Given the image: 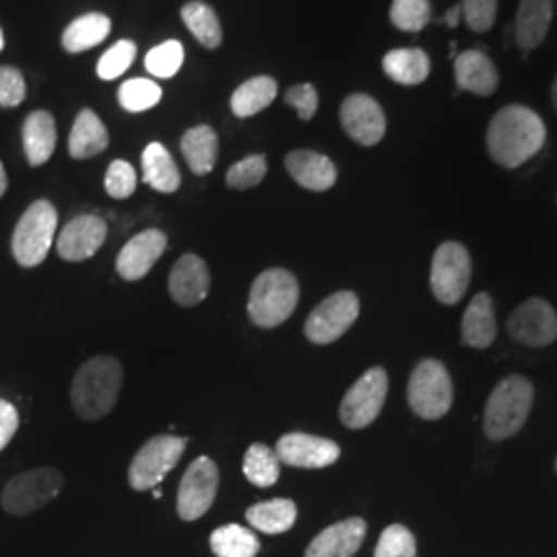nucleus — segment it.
<instances>
[{"instance_id": "obj_2", "label": "nucleus", "mask_w": 557, "mask_h": 557, "mask_svg": "<svg viewBox=\"0 0 557 557\" xmlns=\"http://www.w3.org/2000/svg\"><path fill=\"white\" fill-rule=\"evenodd\" d=\"M124 384V368L112 356L87 359L71 382V405L83 421H100L112 413Z\"/></svg>"}, {"instance_id": "obj_42", "label": "nucleus", "mask_w": 557, "mask_h": 557, "mask_svg": "<svg viewBox=\"0 0 557 557\" xmlns=\"http://www.w3.org/2000/svg\"><path fill=\"white\" fill-rule=\"evenodd\" d=\"M499 0H460V11L467 27L475 34H485L498 17Z\"/></svg>"}, {"instance_id": "obj_6", "label": "nucleus", "mask_w": 557, "mask_h": 557, "mask_svg": "<svg viewBox=\"0 0 557 557\" xmlns=\"http://www.w3.org/2000/svg\"><path fill=\"white\" fill-rule=\"evenodd\" d=\"M407 400L418 418L428 421L444 418L455 400L453 379L446 366L438 359H421L416 370L411 372Z\"/></svg>"}, {"instance_id": "obj_41", "label": "nucleus", "mask_w": 557, "mask_h": 557, "mask_svg": "<svg viewBox=\"0 0 557 557\" xmlns=\"http://www.w3.org/2000/svg\"><path fill=\"white\" fill-rule=\"evenodd\" d=\"M103 186L112 199H128L137 190V172L128 161L114 160L106 172Z\"/></svg>"}, {"instance_id": "obj_46", "label": "nucleus", "mask_w": 557, "mask_h": 557, "mask_svg": "<svg viewBox=\"0 0 557 557\" xmlns=\"http://www.w3.org/2000/svg\"><path fill=\"white\" fill-rule=\"evenodd\" d=\"M462 20V11H460V4H455V7H450L448 11H446V15L442 17V23L446 25V27H457L458 21Z\"/></svg>"}, {"instance_id": "obj_13", "label": "nucleus", "mask_w": 557, "mask_h": 557, "mask_svg": "<svg viewBox=\"0 0 557 557\" xmlns=\"http://www.w3.org/2000/svg\"><path fill=\"white\" fill-rule=\"evenodd\" d=\"M506 329L524 347H547L557 338L556 310L547 299H527L510 314Z\"/></svg>"}, {"instance_id": "obj_44", "label": "nucleus", "mask_w": 557, "mask_h": 557, "mask_svg": "<svg viewBox=\"0 0 557 557\" xmlns=\"http://www.w3.org/2000/svg\"><path fill=\"white\" fill-rule=\"evenodd\" d=\"M285 101H287V106H294L298 110L299 119L308 122V120L314 119V114L319 110V91L310 83H299V85L287 89Z\"/></svg>"}, {"instance_id": "obj_26", "label": "nucleus", "mask_w": 557, "mask_h": 557, "mask_svg": "<svg viewBox=\"0 0 557 557\" xmlns=\"http://www.w3.org/2000/svg\"><path fill=\"white\" fill-rule=\"evenodd\" d=\"M110 145L108 128L94 110H81L69 137V153L73 160H89L103 153Z\"/></svg>"}, {"instance_id": "obj_24", "label": "nucleus", "mask_w": 557, "mask_h": 557, "mask_svg": "<svg viewBox=\"0 0 557 557\" xmlns=\"http://www.w3.org/2000/svg\"><path fill=\"white\" fill-rule=\"evenodd\" d=\"M23 149L29 165L38 168L52 158L57 149V122L46 110L32 112L23 122Z\"/></svg>"}, {"instance_id": "obj_21", "label": "nucleus", "mask_w": 557, "mask_h": 557, "mask_svg": "<svg viewBox=\"0 0 557 557\" xmlns=\"http://www.w3.org/2000/svg\"><path fill=\"white\" fill-rule=\"evenodd\" d=\"M285 170L298 182L301 188L312 193H324L335 186L338 178L337 165L331 158L310 151L296 149L285 158Z\"/></svg>"}, {"instance_id": "obj_3", "label": "nucleus", "mask_w": 557, "mask_h": 557, "mask_svg": "<svg viewBox=\"0 0 557 557\" xmlns=\"http://www.w3.org/2000/svg\"><path fill=\"white\" fill-rule=\"evenodd\" d=\"M535 398V388L531 380L512 374L499 380L485 403L483 425L487 438L494 442L512 438L527 423Z\"/></svg>"}, {"instance_id": "obj_17", "label": "nucleus", "mask_w": 557, "mask_h": 557, "mask_svg": "<svg viewBox=\"0 0 557 557\" xmlns=\"http://www.w3.org/2000/svg\"><path fill=\"white\" fill-rule=\"evenodd\" d=\"M168 248V236L161 230H145L128 239L116 259V271L124 281H140L153 269Z\"/></svg>"}, {"instance_id": "obj_22", "label": "nucleus", "mask_w": 557, "mask_h": 557, "mask_svg": "<svg viewBox=\"0 0 557 557\" xmlns=\"http://www.w3.org/2000/svg\"><path fill=\"white\" fill-rule=\"evenodd\" d=\"M554 21V0H520L515 17V40L522 52L539 48Z\"/></svg>"}, {"instance_id": "obj_33", "label": "nucleus", "mask_w": 557, "mask_h": 557, "mask_svg": "<svg viewBox=\"0 0 557 557\" xmlns=\"http://www.w3.org/2000/svg\"><path fill=\"white\" fill-rule=\"evenodd\" d=\"M209 545L218 557H257L260 552L257 533L239 524H225L215 529L211 533Z\"/></svg>"}, {"instance_id": "obj_31", "label": "nucleus", "mask_w": 557, "mask_h": 557, "mask_svg": "<svg viewBox=\"0 0 557 557\" xmlns=\"http://www.w3.org/2000/svg\"><path fill=\"white\" fill-rule=\"evenodd\" d=\"M277 98V81L273 77H252L242 83L232 96V112L238 119H250L269 108Z\"/></svg>"}, {"instance_id": "obj_28", "label": "nucleus", "mask_w": 557, "mask_h": 557, "mask_svg": "<svg viewBox=\"0 0 557 557\" xmlns=\"http://www.w3.org/2000/svg\"><path fill=\"white\" fill-rule=\"evenodd\" d=\"M298 518V506L296 502L287 498L269 499L259 502L246 510L248 524L267 535H281L287 533Z\"/></svg>"}, {"instance_id": "obj_37", "label": "nucleus", "mask_w": 557, "mask_h": 557, "mask_svg": "<svg viewBox=\"0 0 557 557\" xmlns=\"http://www.w3.org/2000/svg\"><path fill=\"white\" fill-rule=\"evenodd\" d=\"M184 62V46L178 40H168L151 48L145 57V69L158 77V79H170L180 71Z\"/></svg>"}, {"instance_id": "obj_1", "label": "nucleus", "mask_w": 557, "mask_h": 557, "mask_svg": "<svg viewBox=\"0 0 557 557\" xmlns=\"http://www.w3.org/2000/svg\"><path fill=\"white\" fill-rule=\"evenodd\" d=\"M547 139L545 122L535 110L510 103L499 108L487 124L485 145L490 158L506 170H517L533 160Z\"/></svg>"}, {"instance_id": "obj_8", "label": "nucleus", "mask_w": 557, "mask_h": 557, "mask_svg": "<svg viewBox=\"0 0 557 557\" xmlns=\"http://www.w3.org/2000/svg\"><path fill=\"white\" fill-rule=\"evenodd\" d=\"M188 440L174 434H161L147 440L139 453L131 460L128 483L135 492H147L158 487L165 475L176 469L180 458L186 450Z\"/></svg>"}, {"instance_id": "obj_30", "label": "nucleus", "mask_w": 557, "mask_h": 557, "mask_svg": "<svg viewBox=\"0 0 557 557\" xmlns=\"http://www.w3.org/2000/svg\"><path fill=\"white\" fill-rule=\"evenodd\" d=\"M112 21L108 15L101 13H87L81 15L79 20L73 21L64 34H62V48L71 54H79L110 36Z\"/></svg>"}, {"instance_id": "obj_18", "label": "nucleus", "mask_w": 557, "mask_h": 557, "mask_svg": "<svg viewBox=\"0 0 557 557\" xmlns=\"http://www.w3.org/2000/svg\"><path fill=\"white\" fill-rule=\"evenodd\" d=\"M209 289H211V273L207 262L193 252L180 257L168 277L170 298L182 308H195L202 299H207Z\"/></svg>"}, {"instance_id": "obj_38", "label": "nucleus", "mask_w": 557, "mask_h": 557, "mask_svg": "<svg viewBox=\"0 0 557 557\" xmlns=\"http://www.w3.org/2000/svg\"><path fill=\"white\" fill-rule=\"evenodd\" d=\"M374 557H418V541L403 524H391L382 531Z\"/></svg>"}, {"instance_id": "obj_25", "label": "nucleus", "mask_w": 557, "mask_h": 557, "mask_svg": "<svg viewBox=\"0 0 557 557\" xmlns=\"http://www.w3.org/2000/svg\"><path fill=\"white\" fill-rule=\"evenodd\" d=\"M180 149L190 172L197 176H207L213 172L218 163L220 137L211 126L200 124L184 133V137L180 140Z\"/></svg>"}, {"instance_id": "obj_29", "label": "nucleus", "mask_w": 557, "mask_h": 557, "mask_svg": "<svg viewBox=\"0 0 557 557\" xmlns=\"http://www.w3.org/2000/svg\"><path fill=\"white\" fill-rule=\"evenodd\" d=\"M382 69L388 79L395 81L398 85H421L430 77V57L421 48H397L391 50L384 60Z\"/></svg>"}, {"instance_id": "obj_9", "label": "nucleus", "mask_w": 557, "mask_h": 557, "mask_svg": "<svg viewBox=\"0 0 557 557\" xmlns=\"http://www.w3.org/2000/svg\"><path fill=\"white\" fill-rule=\"evenodd\" d=\"M473 275V262L465 244L444 242L432 259L430 285L432 294L444 306H455L465 298Z\"/></svg>"}, {"instance_id": "obj_48", "label": "nucleus", "mask_w": 557, "mask_h": 557, "mask_svg": "<svg viewBox=\"0 0 557 557\" xmlns=\"http://www.w3.org/2000/svg\"><path fill=\"white\" fill-rule=\"evenodd\" d=\"M552 103H554L557 112V75L556 79H554V85H552Z\"/></svg>"}, {"instance_id": "obj_19", "label": "nucleus", "mask_w": 557, "mask_h": 557, "mask_svg": "<svg viewBox=\"0 0 557 557\" xmlns=\"http://www.w3.org/2000/svg\"><path fill=\"white\" fill-rule=\"evenodd\" d=\"M368 533V522L354 517L320 531L306 547L304 557H354Z\"/></svg>"}, {"instance_id": "obj_45", "label": "nucleus", "mask_w": 557, "mask_h": 557, "mask_svg": "<svg viewBox=\"0 0 557 557\" xmlns=\"http://www.w3.org/2000/svg\"><path fill=\"white\" fill-rule=\"evenodd\" d=\"M20 430V413L15 405L0 398V453L9 446V442Z\"/></svg>"}, {"instance_id": "obj_34", "label": "nucleus", "mask_w": 557, "mask_h": 557, "mask_svg": "<svg viewBox=\"0 0 557 557\" xmlns=\"http://www.w3.org/2000/svg\"><path fill=\"white\" fill-rule=\"evenodd\" d=\"M242 471L246 479L257 485V487H273L281 475V460H278L275 448L267 444H252L246 455H244V465Z\"/></svg>"}, {"instance_id": "obj_4", "label": "nucleus", "mask_w": 557, "mask_h": 557, "mask_svg": "<svg viewBox=\"0 0 557 557\" xmlns=\"http://www.w3.org/2000/svg\"><path fill=\"white\" fill-rule=\"evenodd\" d=\"M299 283L287 269H267L255 278L248 296V317L259 329H277L296 312Z\"/></svg>"}, {"instance_id": "obj_36", "label": "nucleus", "mask_w": 557, "mask_h": 557, "mask_svg": "<svg viewBox=\"0 0 557 557\" xmlns=\"http://www.w3.org/2000/svg\"><path fill=\"white\" fill-rule=\"evenodd\" d=\"M432 20L430 0H393L391 23L409 34H418Z\"/></svg>"}, {"instance_id": "obj_39", "label": "nucleus", "mask_w": 557, "mask_h": 557, "mask_svg": "<svg viewBox=\"0 0 557 557\" xmlns=\"http://www.w3.org/2000/svg\"><path fill=\"white\" fill-rule=\"evenodd\" d=\"M135 59H137V44L135 41H116L98 62V77L103 81L119 79L131 69Z\"/></svg>"}, {"instance_id": "obj_47", "label": "nucleus", "mask_w": 557, "mask_h": 557, "mask_svg": "<svg viewBox=\"0 0 557 557\" xmlns=\"http://www.w3.org/2000/svg\"><path fill=\"white\" fill-rule=\"evenodd\" d=\"M7 188H9V180H7V172H4V168H2V161H0V197H4Z\"/></svg>"}, {"instance_id": "obj_10", "label": "nucleus", "mask_w": 557, "mask_h": 557, "mask_svg": "<svg viewBox=\"0 0 557 557\" xmlns=\"http://www.w3.org/2000/svg\"><path fill=\"white\" fill-rule=\"evenodd\" d=\"M388 395V374L384 368H370L359 376L354 386L343 397L338 407V418L349 430H363L379 419Z\"/></svg>"}, {"instance_id": "obj_40", "label": "nucleus", "mask_w": 557, "mask_h": 557, "mask_svg": "<svg viewBox=\"0 0 557 557\" xmlns=\"http://www.w3.org/2000/svg\"><path fill=\"white\" fill-rule=\"evenodd\" d=\"M264 176H267V158L262 153H257L234 163L225 176V184L232 190H248L259 186Z\"/></svg>"}, {"instance_id": "obj_12", "label": "nucleus", "mask_w": 557, "mask_h": 557, "mask_svg": "<svg viewBox=\"0 0 557 557\" xmlns=\"http://www.w3.org/2000/svg\"><path fill=\"white\" fill-rule=\"evenodd\" d=\"M359 317V298L354 292H337L310 312L304 324L306 338L314 345H329L343 337Z\"/></svg>"}, {"instance_id": "obj_14", "label": "nucleus", "mask_w": 557, "mask_h": 557, "mask_svg": "<svg viewBox=\"0 0 557 557\" xmlns=\"http://www.w3.org/2000/svg\"><path fill=\"white\" fill-rule=\"evenodd\" d=\"M341 126L361 147H374L386 135V116L379 101L366 94H351L341 103Z\"/></svg>"}, {"instance_id": "obj_23", "label": "nucleus", "mask_w": 557, "mask_h": 557, "mask_svg": "<svg viewBox=\"0 0 557 557\" xmlns=\"http://www.w3.org/2000/svg\"><path fill=\"white\" fill-rule=\"evenodd\" d=\"M496 337H498V322H496L494 299L490 294L481 292L471 299V304L462 314L460 338H462V345L467 347L487 349Z\"/></svg>"}, {"instance_id": "obj_50", "label": "nucleus", "mask_w": 557, "mask_h": 557, "mask_svg": "<svg viewBox=\"0 0 557 557\" xmlns=\"http://www.w3.org/2000/svg\"><path fill=\"white\" fill-rule=\"evenodd\" d=\"M556 469H557V460H556Z\"/></svg>"}, {"instance_id": "obj_32", "label": "nucleus", "mask_w": 557, "mask_h": 557, "mask_svg": "<svg viewBox=\"0 0 557 557\" xmlns=\"http://www.w3.org/2000/svg\"><path fill=\"white\" fill-rule=\"evenodd\" d=\"M182 21L184 25L190 29V34L197 38V40L209 48V50H215L220 48L221 40H223V29H221L220 17L218 13L207 4V2H200V0H193V2H186L182 7Z\"/></svg>"}, {"instance_id": "obj_5", "label": "nucleus", "mask_w": 557, "mask_h": 557, "mask_svg": "<svg viewBox=\"0 0 557 557\" xmlns=\"http://www.w3.org/2000/svg\"><path fill=\"white\" fill-rule=\"evenodd\" d=\"M59 227V213L50 200H36L21 215L13 232L11 250L13 257L25 269L40 267L48 257Z\"/></svg>"}, {"instance_id": "obj_43", "label": "nucleus", "mask_w": 557, "mask_h": 557, "mask_svg": "<svg viewBox=\"0 0 557 557\" xmlns=\"http://www.w3.org/2000/svg\"><path fill=\"white\" fill-rule=\"evenodd\" d=\"M27 96V85L21 71L13 66H0V106L15 108Z\"/></svg>"}, {"instance_id": "obj_11", "label": "nucleus", "mask_w": 557, "mask_h": 557, "mask_svg": "<svg viewBox=\"0 0 557 557\" xmlns=\"http://www.w3.org/2000/svg\"><path fill=\"white\" fill-rule=\"evenodd\" d=\"M220 490V467L213 458L199 457L190 462L180 481L176 510L184 522H195L205 517Z\"/></svg>"}, {"instance_id": "obj_16", "label": "nucleus", "mask_w": 557, "mask_h": 557, "mask_svg": "<svg viewBox=\"0 0 557 557\" xmlns=\"http://www.w3.org/2000/svg\"><path fill=\"white\" fill-rule=\"evenodd\" d=\"M108 238V223L98 215H79L60 232L57 250L66 262H83L98 255Z\"/></svg>"}, {"instance_id": "obj_35", "label": "nucleus", "mask_w": 557, "mask_h": 557, "mask_svg": "<svg viewBox=\"0 0 557 557\" xmlns=\"http://www.w3.org/2000/svg\"><path fill=\"white\" fill-rule=\"evenodd\" d=\"M120 106L131 112L139 114L156 108L161 101V87L151 79H128L120 85L119 89Z\"/></svg>"}, {"instance_id": "obj_27", "label": "nucleus", "mask_w": 557, "mask_h": 557, "mask_svg": "<svg viewBox=\"0 0 557 557\" xmlns=\"http://www.w3.org/2000/svg\"><path fill=\"white\" fill-rule=\"evenodd\" d=\"M143 182L161 195H174L182 184L178 165L161 143H149L140 158Z\"/></svg>"}, {"instance_id": "obj_20", "label": "nucleus", "mask_w": 557, "mask_h": 557, "mask_svg": "<svg viewBox=\"0 0 557 557\" xmlns=\"http://www.w3.org/2000/svg\"><path fill=\"white\" fill-rule=\"evenodd\" d=\"M455 81L458 89L475 94L479 98H490L498 91L499 73L483 50H465L455 59Z\"/></svg>"}, {"instance_id": "obj_15", "label": "nucleus", "mask_w": 557, "mask_h": 557, "mask_svg": "<svg viewBox=\"0 0 557 557\" xmlns=\"http://www.w3.org/2000/svg\"><path fill=\"white\" fill-rule=\"evenodd\" d=\"M275 453L281 465H287L294 469H326L335 465L341 457L337 442L312 436V434H301V432L281 436L275 446Z\"/></svg>"}, {"instance_id": "obj_49", "label": "nucleus", "mask_w": 557, "mask_h": 557, "mask_svg": "<svg viewBox=\"0 0 557 557\" xmlns=\"http://www.w3.org/2000/svg\"><path fill=\"white\" fill-rule=\"evenodd\" d=\"M4 48V36H2V29H0V50Z\"/></svg>"}, {"instance_id": "obj_7", "label": "nucleus", "mask_w": 557, "mask_h": 557, "mask_svg": "<svg viewBox=\"0 0 557 557\" xmlns=\"http://www.w3.org/2000/svg\"><path fill=\"white\" fill-rule=\"evenodd\" d=\"M64 479L54 467L23 471L9 479L0 494V506L11 517H27L59 498Z\"/></svg>"}]
</instances>
